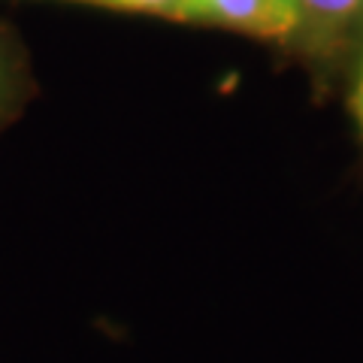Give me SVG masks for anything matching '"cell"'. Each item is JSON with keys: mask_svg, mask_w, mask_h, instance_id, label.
<instances>
[{"mask_svg": "<svg viewBox=\"0 0 363 363\" xmlns=\"http://www.w3.org/2000/svg\"><path fill=\"white\" fill-rule=\"evenodd\" d=\"M297 33L291 49L321 76L363 58V0H294Z\"/></svg>", "mask_w": 363, "mask_h": 363, "instance_id": "cell-1", "label": "cell"}, {"mask_svg": "<svg viewBox=\"0 0 363 363\" xmlns=\"http://www.w3.org/2000/svg\"><path fill=\"white\" fill-rule=\"evenodd\" d=\"M182 21L236 30L291 49L297 33V4L294 0H188Z\"/></svg>", "mask_w": 363, "mask_h": 363, "instance_id": "cell-2", "label": "cell"}, {"mask_svg": "<svg viewBox=\"0 0 363 363\" xmlns=\"http://www.w3.org/2000/svg\"><path fill=\"white\" fill-rule=\"evenodd\" d=\"M85 4L112 6V9H128V13H145V16H161V18H185L188 0H85Z\"/></svg>", "mask_w": 363, "mask_h": 363, "instance_id": "cell-3", "label": "cell"}, {"mask_svg": "<svg viewBox=\"0 0 363 363\" xmlns=\"http://www.w3.org/2000/svg\"><path fill=\"white\" fill-rule=\"evenodd\" d=\"M351 116L357 121V133L363 140V58L354 64V85H351Z\"/></svg>", "mask_w": 363, "mask_h": 363, "instance_id": "cell-4", "label": "cell"}, {"mask_svg": "<svg viewBox=\"0 0 363 363\" xmlns=\"http://www.w3.org/2000/svg\"><path fill=\"white\" fill-rule=\"evenodd\" d=\"M9 91H13V61H9V52L4 45V37H0V109L6 106Z\"/></svg>", "mask_w": 363, "mask_h": 363, "instance_id": "cell-5", "label": "cell"}]
</instances>
